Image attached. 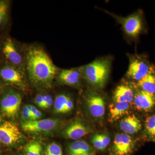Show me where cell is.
<instances>
[{"label": "cell", "mask_w": 155, "mask_h": 155, "mask_svg": "<svg viewBox=\"0 0 155 155\" xmlns=\"http://www.w3.org/2000/svg\"><path fill=\"white\" fill-rule=\"evenodd\" d=\"M31 121L40 119L42 117V114L37 108L35 106H32L31 113Z\"/></svg>", "instance_id": "83f0119b"}, {"label": "cell", "mask_w": 155, "mask_h": 155, "mask_svg": "<svg viewBox=\"0 0 155 155\" xmlns=\"http://www.w3.org/2000/svg\"><path fill=\"white\" fill-rule=\"evenodd\" d=\"M2 52L9 64L25 71L24 47L21 48L12 38H8L3 44Z\"/></svg>", "instance_id": "5b68a950"}, {"label": "cell", "mask_w": 155, "mask_h": 155, "mask_svg": "<svg viewBox=\"0 0 155 155\" xmlns=\"http://www.w3.org/2000/svg\"><path fill=\"white\" fill-rule=\"evenodd\" d=\"M21 117L24 122L31 121V116L30 111L28 110L27 105L23 106L21 111Z\"/></svg>", "instance_id": "4316f807"}, {"label": "cell", "mask_w": 155, "mask_h": 155, "mask_svg": "<svg viewBox=\"0 0 155 155\" xmlns=\"http://www.w3.org/2000/svg\"><path fill=\"white\" fill-rule=\"evenodd\" d=\"M54 101L49 94H44V109H49L54 105Z\"/></svg>", "instance_id": "484cf974"}, {"label": "cell", "mask_w": 155, "mask_h": 155, "mask_svg": "<svg viewBox=\"0 0 155 155\" xmlns=\"http://www.w3.org/2000/svg\"><path fill=\"white\" fill-rule=\"evenodd\" d=\"M44 155H63L62 148L55 142L51 143L46 147Z\"/></svg>", "instance_id": "cb8c5ba5"}, {"label": "cell", "mask_w": 155, "mask_h": 155, "mask_svg": "<svg viewBox=\"0 0 155 155\" xmlns=\"http://www.w3.org/2000/svg\"><path fill=\"white\" fill-rule=\"evenodd\" d=\"M69 155L87 154L95 153L92 147L83 140H76L72 142L68 147Z\"/></svg>", "instance_id": "ac0fdd59"}, {"label": "cell", "mask_w": 155, "mask_h": 155, "mask_svg": "<svg viewBox=\"0 0 155 155\" xmlns=\"http://www.w3.org/2000/svg\"><path fill=\"white\" fill-rule=\"evenodd\" d=\"M22 101V94L19 92L13 90L6 91L0 101V107L3 115L11 119L17 118Z\"/></svg>", "instance_id": "8992f818"}, {"label": "cell", "mask_w": 155, "mask_h": 155, "mask_svg": "<svg viewBox=\"0 0 155 155\" xmlns=\"http://www.w3.org/2000/svg\"><path fill=\"white\" fill-rule=\"evenodd\" d=\"M134 142L129 134H117L112 147L113 155H129L134 148Z\"/></svg>", "instance_id": "7c38bea8"}, {"label": "cell", "mask_w": 155, "mask_h": 155, "mask_svg": "<svg viewBox=\"0 0 155 155\" xmlns=\"http://www.w3.org/2000/svg\"><path fill=\"white\" fill-rule=\"evenodd\" d=\"M53 105L54 114H66L73 110L74 102L69 94L63 93L56 96Z\"/></svg>", "instance_id": "9a60e30c"}, {"label": "cell", "mask_w": 155, "mask_h": 155, "mask_svg": "<svg viewBox=\"0 0 155 155\" xmlns=\"http://www.w3.org/2000/svg\"><path fill=\"white\" fill-rule=\"evenodd\" d=\"M119 127L127 134H134L141 129L142 125L139 119L134 116L130 115L122 119L119 123Z\"/></svg>", "instance_id": "2e32d148"}, {"label": "cell", "mask_w": 155, "mask_h": 155, "mask_svg": "<svg viewBox=\"0 0 155 155\" xmlns=\"http://www.w3.org/2000/svg\"><path fill=\"white\" fill-rule=\"evenodd\" d=\"M43 151L42 144L38 140L29 142L23 148L24 155H42Z\"/></svg>", "instance_id": "7402d4cb"}, {"label": "cell", "mask_w": 155, "mask_h": 155, "mask_svg": "<svg viewBox=\"0 0 155 155\" xmlns=\"http://www.w3.org/2000/svg\"><path fill=\"white\" fill-rule=\"evenodd\" d=\"M60 83L64 85L78 87L82 76L81 67L59 70L57 77Z\"/></svg>", "instance_id": "4fadbf2b"}, {"label": "cell", "mask_w": 155, "mask_h": 155, "mask_svg": "<svg viewBox=\"0 0 155 155\" xmlns=\"http://www.w3.org/2000/svg\"><path fill=\"white\" fill-rule=\"evenodd\" d=\"M85 103L90 114L96 119H101L105 113V102L102 97L89 91L85 95Z\"/></svg>", "instance_id": "30bf717a"}, {"label": "cell", "mask_w": 155, "mask_h": 155, "mask_svg": "<svg viewBox=\"0 0 155 155\" xmlns=\"http://www.w3.org/2000/svg\"><path fill=\"white\" fill-rule=\"evenodd\" d=\"M34 101L39 107L43 109L44 94H37L34 99Z\"/></svg>", "instance_id": "f1b7e54d"}, {"label": "cell", "mask_w": 155, "mask_h": 155, "mask_svg": "<svg viewBox=\"0 0 155 155\" xmlns=\"http://www.w3.org/2000/svg\"><path fill=\"white\" fill-rule=\"evenodd\" d=\"M9 7L10 5L8 1H0V28L4 27L8 21Z\"/></svg>", "instance_id": "603a6c76"}, {"label": "cell", "mask_w": 155, "mask_h": 155, "mask_svg": "<svg viewBox=\"0 0 155 155\" xmlns=\"http://www.w3.org/2000/svg\"><path fill=\"white\" fill-rule=\"evenodd\" d=\"M61 122L58 119L48 118L32 120L21 123L23 131L31 134H45L53 133L60 127Z\"/></svg>", "instance_id": "3957f363"}, {"label": "cell", "mask_w": 155, "mask_h": 155, "mask_svg": "<svg viewBox=\"0 0 155 155\" xmlns=\"http://www.w3.org/2000/svg\"><path fill=\"white\" fill-rule=\"evenodd\" d=\"M92 129L81 119H75L67 125L61 132L64 138L73 140H78L89 134Z\"/></svg>", "instance_id": "8fae6325"}, {"label": "cell", "mask_w": 155, "mask_h": 155, "mask_svg": "<svg viewBox=\"0 0 155 155\" xmlns=\"http://www.w3.org/2000/svg\"></svg>", "instance_id": "4dcf8cb0"}, {"label": "cell", "mask_w": 155, "mask_h": 155, "mask_svg": "<svg viewBox=\"0 0 155 155\" xmlns=\"http://www.w3.org/2000/svg\"><path fill=\"white\" fill-rule=\"evenodd\" d=\"M137 85L142 90L155 94V71L154 68L142 79L137 81Z\"/></svg>", "instance_id": "ffe728a7"}, {"label": "cell", "mask_w": 155, "mask_h": 155, "mask_svg": "<svg viewBox=\"0 0 155 155\" xmlns=\"http://www.w3.org/2000/svg\"><path fill=\"white\" fill-rule=\"evenodd\" d=\"M91 141L96 149L99 150L103 151L110 144L111 139L106 134L97 133L92 137Z\"/></svg>", "instance_id": "44dd1931"}, {"label": "cell", "mask_w": 155, "mask_h": 155, "mask_svg": "<svg viewBox=\"0 0 155 155\" xmlns=\"http://www.w3.org/2000/svg\"><path fill=\"white\" fill-rule=\"evenodd\" d=\"M153 68L141 58L130 55L126 75L130 79L138 81L148 74Z\"/></svg>", "instance_id": "ba28073f"}, {"label": "cell", "mask_w": 155, "mask_h": 155, "mask_svg": "<svg viewBox=\"0 0 155 155\" xmlns=\"http://www.w3.org/2000/svg\"><path fill=\"white\" fill-rule=\"evenodd\" d=\"M134 94L133 89L130 86L122 84L117 87L114 91V99L116 102L130 103L133 101Z\"/></svg>", "instance_id": "e0dca14e"}, {"label": "cell", "mask_w": 155, "mask_h": 155, "mask_svg": "<svg viewBox=\"0 0 155 155\" xmlns=\"http://www.w3.org/2000/svg\"><path fill=\"white\" fill-rule=\"evenodd\" d=\"M0 77L7 83L17 87L19 90L28 89V81L26 72L17 67L8 64L0 69Z\"/></svg>", "instance_id": "277c9868"}, {"label": "cell", "mask_w": 155, "mask_h": 155, "mask_svg": "<svg viewBox=\"0 0 155 155\" xmlns=\"http://www.w3.org/2000/svg\"><path fill=\"white\" fill-rule=\"evenodd\" d=\"M111 60L106 58L97 59L80 67L83 78L89 84L97 88H103L107 80Z\"/></svg>", "instance_id": "7a4b0ae2"}, {"label": "cell", "mask_w": 155, "mask_h": 155, "mask_svg": "<svg viewBox=\"0 0 155 155\" xmlns=\"http://www.w3.org/2000/svg\"><path fill=\"white\" fill-rule=\"evenodd\" d=\"M133 101L135 107L139 110L147 112L155 105V94L140 90L134 94Z\"/></svg>", "instance_id": "5bb4252c"}, {"label": "cell", "mask_w": 155, "mask_h": 155, "mask_svg": "<svg viewBox=\"0 0 155 155\" xmlns=\"http://www.w3.org/2000/svg\"><path fill=\"white\" fill-rule=\"evenodd\" d=\"M121 24L125 33L128 36L136 38L138 36L143 28L142 18L138 14H134L126 17H119L113 15Z\"/></svg>", "instance_id": "9c48e42d"}, {"label": "cell", "mask_w": 155, "mask_h": 155, "mask_svg": "<svg viewBox=\"0 0 155 155\" xmlns=\"http://www.w3.org/2000/svg\"><path fill=\"white\" fill-rule=\"evenodd\" d=\"M95 155V153H92L91 154H80V155Z\"/></svg>", "instance_id": "f546056e"}, {"label": "cell", "mask_w": 155, "mask_h": 155, "mask_svg": "<svg viewBox=\"0 0 155 155\" xmlns=\"http://www.w3.org/2000/svg\"><path fill=\"white\" fill-rule=\"evenodd\" d=\"M25 140L18 126L10 121L0 122V142L8 146L21 144Z\"/></svg>", "instance_id": "52a82bcc"}, {"label": "cell", "mask_w": 155, "mask_h": 155, "mask_svg": "<svg viewBox=\"0 0 155 155\" xmlns=\"http://www.w3.org/2000/svg\"><path fill=\"white\" fill-rule=\"evenodd\" d=\"M130 107L129 103L114 102L110 107V119L112 121H116L121 119L128 113Z\"/></svg>", "instance_id": "d6986e66"}, {"label": "cell", "mask_w": 155, "mask_h": 155, "mask_svg": "<svg viewBox=\"0 0 155 155\" xmlns=\"http://www.w3.org/2000/svg\"><path fill=\"white\" fill-rule=\"evenodd\" d=\"M146 128L149 134L155 136V114L147 118L146 121Z\"/></svg>", "instance_id": "d4e9b609"}, {"label": "cell", "mask_w": 155, "mask_h": 155, "mask_svg": "<svg viewBox=\"0 0 155 155\" xmlns=\"http://www.w3.org/2000/svg\"><path fill=\"white\" fill-rule=\"evenodd\" d=\"M24 50L25 72L31 86L42 91L51 89L59 68L41 46L28 45Z\"/></svg>", "instance_id": "6da1fadb"}]
</instances>
